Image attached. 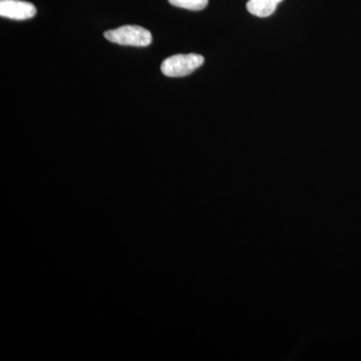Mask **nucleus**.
I'll use <instances>...</instances> for the list:
<instances>
[{
    "mask_svg": "<svg viewBox=\"0 0 361 361\" xmlns=\"http://www.w3.org/2000/svg\"><path fill=\"white\" fill-rule=\"evenodd\" d=\"M104 37L114 44L145 47L152 42V35L146 28L139 25H123L104 32Z\"/></svg>",
    "mask_w": 361,
    "mask_h": 361,
    "instance_id": "obj_1",
    "label": "nucleus"
},
{
    "mask_svg": "<svg viewBox=\"0 0 361 361\" xmlns=\"http://www.w3.org/2000/svg\"><path fill=\"white\" fill-rule=\"evenodd\" d=\"M204 61L205 59L200 54H177L166 59L161 63V71L166 77H186L200 68Z\"/></svg>",
    "mask_w": 361,
    "mask_h": 361,
    "instance_id": "obj_2",
    "label": "nucleus"
},
{
    "mask_svg": "<svg viewBox=\"0 0 361 361\" xmlns=\"http://www.w3.org/2000/svg\"><path fill=\"white\" fill-rule=\"evenodd\" d=\"M37 14V7L23 0H0V16L14 20H26Z\"/></svg>",
    "mask_w": 361,
    "mask_h": 361,
    "instance_id": "obj_3",
    "label": "nucleus"
},
{
    "mask_svg": "<svg viewBox=\"0 0 361 361\" xmlns=\"http://www.w3.org/2000/svg\"><path fill=\"white\" fill-rule=\"evenodd\" d=\"M282 0H249L247 11L258 18H268L276 11L278 4Z\"/></svg>",
    "mask_w": 361,
    "mask_h": 361,
    "instance_id": "obj_4",
    "label": "nucleus"
},
{
    "mask_svg": "<svg viewBox=\"0 0 361 361\" xmlns=\"http://www.w3.org/2000/svg\"><path fill=\"white\" fill-rule=\"evenodd\" d=\"M173 6L188 11H199L208 6L209 0H168Z\"/></svg>",
    "mask_w": 361,
    "mask_h": 361,
    "instance_id": "obj_5",
    "label": "nucleus"
}]
</instances>
